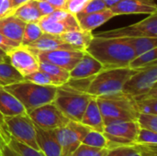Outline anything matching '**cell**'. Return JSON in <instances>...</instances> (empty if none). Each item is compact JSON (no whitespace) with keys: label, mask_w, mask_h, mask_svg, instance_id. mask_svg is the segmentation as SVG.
<instances>
[{"label":"cell","mask_w":157,"mask_h":156,"mask_svg":"<svg viewBox=\"0 0 157 156\" xmlns=\"http://www.w3.org/2000/svg\"><path fill=\"white\" fill-rule=\"evenodd\" d=\"M154 91H157V62L138 70L122 87V92L132 97Z\"/></svg>","instance_id":"cell-6"},{"label":"cell","mask_w":157,"mask_h":156,"mask_svg":"<svg viewBox=\"0 0 157 156\" xmlns=\"http://www.w3.org/2000/svg\"><path fill=\"white\" fill-rule=\"evenodd\" d=\"M14 11L12 0H0V18L12 15Z\"/></svg>","instance_id":"cell-40"},{"label":"cell","mask_w":157,"mask_h":156,"mask_svg":"<svg viewBox=\"0 0 157 156\" xmlns=\"http://www.w3.org/2000/svg\"><path fill=\"white\" fill-rule=\"evenodd\" d=\"M26 113L25 108L16 97L4 87H0V114L3 117H12Z\"/></svg>","instance_id":"cell-22"},{"label":"cell","mask_w":157,"mask_h":156,"mask_svg":"<svg viewBox=\"0 0 157 156\" xmlns=\"http://www.w3.org/2000/svg\"><path fill=\"white\" fill-rule=\"evenodd\" d=\"M36 142L39 150L44 156H61L62 146L55 130H44L35 125Z\"/></svg>","instance_id":"cell-17"},{"label":"cell","mask_w":157,"mask_h":156,"mask_svg":"<svg viewBox=\"0 0 157 156\" xmlns=\"http://www.w3.org/2000/svg\"><path fill=\"white\" fill-rule=\"evenodd\" d=\"M105 125L118 121L136 120L139 115L132 97L121 92L96 97Z\"/></svg>","instance_id":"cell-2"},{"label":"cell","mask_w":157,"mask_h":156,"mask_svg":"<svg viewBox=\"0 0 157 156\" xmlns=\"http://www.w3.org/2000/svg\"><path fill=\"white\" fill-rule=\"evenodd\" d=\"M93 97L86 92L75 90L63 84L57 86L53 103L67 119L80 122L89 101Z\"/></svg>","instance_id":"cell-5"},{"label":"cell","mask_w":157,"mask_h":156,"mask_svg":"<svg viewBox=\"0 0 157 156\" xmlns=\"http://www.w3.org/2000/svg\"><path fill=\"white\" fill-rule=\"evenodd\" d=\"M103 1L106 3V5H107L108 7L109 8L110 6H114L115 4H117L118 2H120V1H121V0H103Z\"/></svg>","instance_id":"cell-46"},{"label":"cell","mask_w":157,"mask_h":156,"mask_svg":"<svg viewBox=\"0 0 157 156\" xmlns=\"http://www.w3.org/2000/svg\"><path fill=\"white\" fill-rule=\"evenodd\" d=\"M88 127L81 122L70 120L64 127L55 129L58 141L62 146V155L69 156L79 147L88 131Z\"/></svg>","instance_id":"cell-11"},{"label":"cell","mask_w":157,"mask_h":156,"mask_svg":"<svg viewBox=\"0 0 157 156\" xmlns=\"http://www.w3.org/2000/svg\"><path fill=\"white\" fill-rule=\"evenodd\" d=\"M155 62H157V48H154L135 56L129 63V67L134 70H140Z\"/></svg>","instance_id":"cell-30"},{"label":"cell","mask_w":157,"mask_h":156,"mask_svg":"<svg viewBox=\"0 0 157 156\" xmlns=\"http://www.w3.org/2000/svg\"><path fill=\"white\" fill-rule=\"evenodd\" d=\"M141 129L149 130L157 132V115L148 113H139L136 120Z\"/></svg>","instance_id":"cell-33"},{"label":"cell","mask_w":157,"mask_h":156,"mask_svg":"<svg viewBox=\"0 0 157 156\" xmlns=\"http://www.w3.org/2000/svg\"><path fill=\"white\" fill-rule=\"evenodd\" d=\"M140 113L157 115V91L133 97Z\"/></svg>","instance_id":"cell-29"},{"label":"cell","mask_w":157,"mask_h":156,"mask_svg":"<svg viewBox=\"0 0 157 156\" xmlns=\"http://www.w3.org/2000/svg\"><path fill=\"white\" fill-rule=\"evenodd\" d=\"M33 123L44 130H55L64 127L70 121L53 102L42 105L28 113Z\"/></svg>","instance_id":"cell-10"},{"label":"cell","mask_w":157,"mask_h":156,"mask_svg":"<svg viewBox=\"0 0 157 156\" xmlns=\"http://www.w3.org/2000/svg\"><path fill=\"white\" fill-rule=\"evenodd\" d=\"M24 80L29 81V82H32V83L40 85V86H57L54 80L49 74H47L46 73H44V72H42L40 70H38V71L25 76Z\"/></svg>","instance_id":"cell-34"},{"label":"cell","mask_w":157,"mask_h":156,"mask_svg":"<svg viewBox=\"0 0 157 156\" xmlns=\"http://www.w3.org/2000/svg\"><path fill=\"white\" fill-rule=\"evenodd\" d=\"M138 150H139V149H138ZM131 156H142V155H141V154H140V152L138 151V152H136L135 154H132V155H131Z\"/></svg>","instance_id":"cell-48"},{"label":"cell","mask_w":157,"mask_h":156,"mask_svg":"<svg viewBox=\"0 0 157 156\" xmlns=\"http://www.w3.org/2000/svg\"><path fill=\"white\" fill-rule=\"evenodd\" d=\"M0 154L1 156H44L40 151L15 139L4 125L0 126Z\"/></svg>","instance_id":"cell-14"},{"label":"cell","mask_w":157,"mask_h":156,"mask_svg":"<svg viewBox=\"0 0 157 156\" xmlns=\"http://www.w3.org/2000/svg\"><path fill=\"white\" fill-rule=\"evenodd\" d=\"M124 39L134 51L135 56L154 48H157V37H138Z\"/></svg>","instance_id":"cell-28"},{"label":"cell","mask_w":157,"mask_h":156,"mask_svg":"<svg viewBox=\"0 0 157 156\" xmlns=\"http://www.w3.org/2000/svg\"><path fill=\"white\" fill-rule=\"evenodd\" d=\"M33 53L35 54L39 62L50 63L60 66L67 71H70L82 58L85 51L69 48L56 49L46 51H37Z\"/></svg>","instance_id":"cell-12"},{"label":"cell","mask_w":157,"mask_h":156,"mask_svg":"<svg viewBox=\"0 0 157 156\" xmlns=\"http://www.w3.org/2000/svg\"><path fill=\"white\" fill-rule=\"evenodd\" d=\"M137 71L130 67L103 69L93 77L87 93L99 97L121 92L126 81Z\"/></svg>","instance_id":"cell-4"},{"label":"cell","mask_w":157,"mask_h":156,"mask_svg":"<svg viewBox=\"0 0 157 156\" xmlns=\"http://www.w3.org/2000/svg\"><path fill=\"white\" fill-rule=\"evenodd\" d=\"M86 51L96 58L104 69L129 67L135 57L134 51L124 38L94 37Z\"/></svg>","instance_id":"cell-1"},{"label":"cell","mask_w":157,"mask_h":156,"mask_svg":"<svg viewBox=\"0 0 157 156\" xmlns=\"http://www.w3.org/2000/svg\"><path fill=\"white\" fill-rule=\"evenodd\" d=\"M49 2L55 9H64L66 0H46Z\"/></svg>","instance_id":"cell-44"},{"label":"cell","mask_w":157,"mask_h":156,"mask_svg":"<svg viewBox=\"0 0 157 156\" xmlns=\"http://www.w3.org/2000/svg\"><path fill=\"white\" fill-rule=\"evenodd\" d=\"M39 63H40L39 70L49 74L54 80L57 86H63L69 80L70 78L69 71L50 63H43V62H39Z\"/></svg>","instance_id":"cell-26"},{"label":"cell","mask_w":157,"mask_h":156,"mask_svg":"<svg viewBox=\"0 0 157 156\" xmlns=\"http://www.w3.org/2000/svg\"><path fill=\"white\" fill-rule=\"evenodd\" d=\"M3 125L15 139L40 151L36 142L35 124L28 113L12 117H4Z\"/></svg>","instance_id":"cell-9"},{"label":"cell","mask_w":157,"mask_h":156,"mask_svg":"<svg viewBox=\"0 0 157 156\" xmlns=\"http://www.w3.org/2000/svg\"><path fill=\"white\" fill-rule=\"evenodd\" d=\"M135 145H157V132L140 128Z\"/></svg>","instance_id":"cell-35"},{"label":"cell","mask_w":157,"mask_h":156,"mask_svg":"<svg viewBox=\"0 0 157 156\" xmlns=\"http://www.w3.org/2000/svg\"><path fill=\"white\" fill-rule=\"evenodd\" d=\"M89 1L90 0H66L64 9L76 16L85 8Z\"/></svg>","instance_id":"cell-38"},{"label":"cell","mask_w":157,"mask_h":156,"mask_svg":"<svg viewBox=\"0 0 157 156\" xmlns=\"http://www.w3.org/2000/svg\"><path fill=\"white\" fill-rule=\"evenodd\" d=\"M109 8L116 16L157 13L155 0H121Z\"/></svg>","instance_id":"cell-16"},{"label":"cell","mask_w":157,"mask_h":156,"mask_svg":"<svg viewBox=\"0 0 157 156\" xmlns=\"http://www.w3.org/2000/svg\"><path fill=\"white\" fill-rule=\"evenodd\" d=\"M28 1H30V0H12V4H13L14 8L16 9L17 7H18L19 6H21L22 4H24Z\"/></svg>","instance_id":"cell-45"},{"label":"cell","mask_w":157,"mask_h":156,"mask_svg":"<svg viewBox=\"0 0 157 156\" xmlns=\"http://www.w3.org/2000/svg\"><path fill=\"white\" fill-rule=\"evenodd\" d=\"M139 129L140 127L136 120L118 121L105 125L103 134L108 141V149L135 145Z\"/></svg>","instance_id":"cell-7"},{"label":"cell","mask_w":157,"mask_h":156,"mask_svg":"<svg viewBox=\"0 0 157 156\" xmlns=\"http://www.w3.org/2000/svg\"><path fill=\"white\" fill-rule=\"evenodd\" d=\"M7 59L10 64L23 76H27L39 70V61L35 54L26 46L19 44L10 50Z\"/></svg>","instance_id":"cell-13"},{"label":"cell","mask_w":157,"mask_h":156,"mask_svg":"<svg viewBox=\"0 0 157 156\" xmlns=\"http://www.w3.org/2000/svg\"><path fill=\"white\" fill-rule=\"evenodd\" d=\"M23 80L24 77L10 64L8 61L0 62V87H4Z\"/></svg>","instance_id":"cell-27"},{"label":"cell","mask_w":157,"mask_h":156,"mask_svg":"<svg viewBox=\"0 0 157 156\" xmlns=\"http://www.w3.org/2000/svg\"><path fill=\"white\" fill-rule=\"evenodd\" d=\"M106 8H109V7L103 0H90L87 3V5L85 6V8L77 15H86L89 13H94V12L101 11Z\"/></svg>","instance_id":"cell-39"},{"label":"cell","mask_w":157,"mask_h":156,"mask_svg":"<svg viewBox=\"0 0 157 156\" xmlns=\"http://www.w3.org/2000/svg\"><path fill=\"white\" fill-rule=\"evenodd\" d=\"M4 61H8L7 54L6 51H4L3 50L0 49V62H4Z\"/></svg>","instance_id":"cell-47"},{"label":"cell","mask_w":157,"mask_h":156,"mask_svg":"<svg viewBox=\"0 0 157 156\" xmlns=\"http://www.w3.org/2000/svg\"><path fill=\"white\" fill-rule=\"evenodd\" d=\"M36 2H37L38 8L40 14L42 15V17L48 16L55 10V8L46 0H36Z\"/></svg>","instance_id":"cell-41"},{"label":"cell","mask_w":157,"mask_h":156,"mask_svg":"<svg viewBox=\"0 0 157 156\" xmlns=\"http://www.w3.org/2000/svg\"><path fill=\"white\" fill-rule=\"evenodd\" d=\"M116 15L110 10V8H106L101 11L89 13L86 15H77V20L79 26L82 29L93 31L95 29L102 26Z\"/></svg>","instance_id":"cell-20"},{"label":"cell","mask_w":157,"mask_h":156,"mask_svg":"<svg viewBox=\"0 0 157 156\" xmlns=\"http://www.w3.org/2000/svg\"><path fill=\"white\" fill-rule=\"evenodd\" d=\"M42 34H43V31H42L39 22L26 23L20 44L24 45V46L29 45V43L38 40Z\"/></svg>","instance_id":"cell-32"},{"label":"cell","mask_w":157,"mask_h":156,"mask_svg":"<svg viewBox=\"0 0 157 156\" xmlns=\"http://www.w3.org/2000/svg\"><path fill=\"white\" fill-rule=\"evenodd\" d=\"M103 69L102 64L96 58L85 51L79 62L73 67L72 70L69 71V74L72 79L87 78L96 75Z\"/></svg>","instance_id":"cell-18"},{"label":"cell","mask_w":157,"mask_h":156,"mask_svg":"<svg viewBox=\"0 0 157 156\" xmlns=\"http://www.w3.org/2000/svg\"><path fill=\"white\" fill-rule=\"evenodd\" d=\"M39 24L43 33L52 35H61L70 30L80 29V26L75 15L69 13L65 17L61 19H54L48 16L42 17L39 21Z\"/></svg>","instance_id":"cell-15"},{"label":"cell","mask_w":157,"mask_h":156,"mask_svg":"<svg viewBox=\"0 0 157 156\" xmlns=\"http://www.w3.org/2000/svg\"><path fill=\"white\" fill-rule=\"evenodd\" d=\"M142 156H157V145H137Z\"/></svg>","instance_id":"cell-43"},{"label":"cell","mask_w":157,"mask_h":156,"mask_svg":"<svg viewBox=\"0 0 157 156\" xmlns=\"http://www.w3.org/2000/svg\"><path fill=\"white\" fill-rule=\"evenodd\" d=\"M13 15L17 17L25 23L38 22L42 17V15L38 8L36 0H30L22 4L15 9Z\"/></svg>","instance_id":"cell-25"},{"label":"cell","mask_w":157,"mask_h":156,"mask_svg":"<svg viewBox=\"0 0 157 156\" xmlns=\"http://www.w3.org/2000/svg\"><path fill=\"white\" fill-rule=\"evenodd\" d=\"M18 45H19V43L9 40L8 38L5 37L3 34L0 33V49L3 50L4 51L8 52L10 50H12L13 48H15Z\"/></svg>","instance_id":"cell-42"},{"label":"cell","mask_w":157,"mask_h":156,"mask_svg":"<svg viewBox=\"0 0 157 156\" xmlns=\"http://www.w3.org/2000/svg\"><path fill=\"white\" fill-rule=\"evenodd\" d=\"M26 23L15 15L0 18V33L9 40L20 44Z\"/></svg>","instance_id":"cell-19"},{"label":"cell","mask_w":157,"mask_h":156,"mask_svg":"<svg viewBox=\"0 0 157 156\" xmlns=\"http://www.w3.org/2000/svg\"><path fill=\"white\" fill-rule=\"evenodd\" d=\"M4 88L20 101L27 113L42 105L53 102L57 92V86H40L26 80L4 86Z\"/></svg>","instance_id":"cell-3"},{"label":"cell","mask_w":157,"mask_h":156,"mask_svg":"<svg viewBox=\"0 0 157 156\" xmlns=\"http://www.w3.org/2000/svg\"><path fill=\"white\" fill-rule=\"evenodd\" d=\"M80 122L91 130L103 132L105 124L103 121L101 111L97 103L96 97H94L89 101Z\"/></svg>","instance_id":"cell-23"},{"label":"cell","mask_w":157,"mask_h":156,"mask_svg":"<svg viewBox=\"0 0 157 156\" xmlns=\"http://www.w3.org/2000/svg\"><path fill=\"white\" fill-rule=\"evenodd\" d=\"M98 38H138L157 37V13L150 14L146 18L130 26L101 31L94 35Z\"/></svg>","instance_id":"cell-8"},{"label":"cell","mask_w":157,"mask_h":156,"mask_svg":"<svg viewBox=\"0 0 157 156\" xmlns=\"http://www.w3.org/2000/svg\"><path fill=\"white\" fill-rule=\"evenodd\" d=\"M0 156H1V154H0Z\"/></svg>","instance_id":"cell-50"},{"label":"cell","mask_w":157,"mask_h":156,"mask_svg":"<svg viewBox=\"0 0 157 156\" xmlns=\"http://www.w3.org/2000/svg\"><path fill=\"white\" fill-rule=\"evenodd\" d=\"M137 145H125L112 148L108 151L105 156H131L138 152Z\"/></svg>","instance_id":"cell-37"},{"label":"cell","mask_w":157,"mask_h":156,"mask_svg":"<svg viewBox=\"0 0 157 156\" xmlns=\"http://www.w3.org/2000/svg\"><path fill=\"white\" fill-rule=\"evenodd\" d=\"M3 118H4V117L0 114V126L3 125Z\"/></svg>","instance_id":"cell-49"},{"label":"cell","mask_w":157,"mask_h":156,"mask_svg":"<svg viewBox=\"0 0 157 156\" xmlns=\"http://www.w3.org/2000/svg\"><path fill=\"white\" fill-rule=\"evenodd\" d=\"M82 144L95 148L108 149V141L103 132H99L94 130L88 131L82 141Z\"/></svg>","instance_id":"cell-31"},{"label":"cell","mask_w":157,"mask_h":156,"mask_svg":"<svg viewBox=\"0 0 157 156\" xmlns=\"http://www.w3.org/2000/svg\"><path fill=\"white\" fill-rule=\"evenodd\" d=\"M32 52L37 51H46L56 49H69L73 48L69 44L65 43L58 35H52L48 33H43L38 40L26 45Z\"/></svg>","instance_id":"cell-21"},{"label":"cell","mask_w":157,"mask_h":156,"mask_svg":"<svg viewBox=\"0 0 157 156\" xmlns=\"http://www.w3.org/2000/svg\"><path fill=\"white\" fill-rule=\"evenodd\" d=\"M109 149H101L90 147L85 144H80L77 149H75L69 156H105Z\"/></svg>","instance_id":"cell-36"},{"label":"cell","mask_w":157,"mask_h":156,"mask_svg":"<svg viewBox=\"0 0 157 156\" xmlns=\"http://www.w3.org/2000/svg\"><path fill=\"white\" fill-rule=\"evenodd\" d=\"M59 36L65 43L69 44L74 49L85 51L94 38V34L92 33V31L85 30L82 29L77 30H70Z\"/></svg>","instance_id":"cell-24"}]
</instances>
